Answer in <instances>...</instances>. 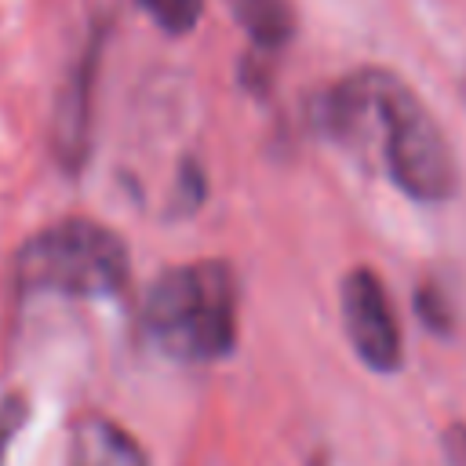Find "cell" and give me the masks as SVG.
<instances>
[{"label":"cell","mask_w":466,"mask_h":466,"mask_svg":"<svg viewBox=\"0 0 466 466\" xmlns=\"http://www.w3.org/2000/svg\"><path fill=\"white\" fill-rule=\"evenodd\" d=\"M320 127L357 153H371L400 193L441 204L455 193V160L426 106L382 69L339 80L317 106Z\"/></svg>","instance_id":"6da1fadb"},{"label":"cell","mask_w":466,"mask_h":466,"mask_svg":"<svg viewBox=\"0 0 466 466\" xmlns=\"http://www.w3.org/2000/svg\"><path fill=\"white\" fill-rule=\"evenodd\" d=\"M149 342L182 364H211L237 346V284L222 262H186L160 273L142 302Z\"/></svg>","instance_id":"7a4b0ae2"},{"label":"cell","mask_w":466,"mask_h":466,"mask_svg":"<svg viewBox=\"0 0 466 466\" xmlns=\"http://www.w3.org/2000/svg\"><path fill=\"white\" fill-rule=\"evenodd\" d=\"M127 277V244L95 218H62L25 240L15 258V280L25 295L113 299Z\"/></svg>","instance_id":"3957f363"},{"label":"cell","mask_w":466,"mask_h":466,"mask_svg":"<svg viewBox=\"0 0 466 466\" xmlns=\"http://www.w3.org/2000/svg\"><path fill=\"white\" fill-rule=\"evenodd\" d=\"M339 309H342V328H346V339L353 342V353L379 375L397 371L400 368V328H397L382 280L364 266L350 269L339 288Z\"/></svg>","instance_id":"277c9868"},{"label":"cell","mask_w":466,"mask_h":466,"mask_svg":"<svg viewBox=\"0 0 466 466\" xmlns=\"http://www.w3.org/2000/svg\"><path fill=\"white\" fill-rule=\"evenodd\" d=\"M69 466H146V455L116 422L87 415L73 430Z\"/></svg>","instance_id":"5b68a950"},{"label":"cell","mask_w":466,"mask_h":466,"mask_svg":"<svg viewBox=\"0 0 466 466\" xmlns=\"http://www.w3.org/2000/svg\"><path fill=\"white\" fill-rule=\"evenodd\" d=\"M237 25L251 36L255 47L277 51L295 36V7L291 0H226Z\"/></svg>","instance_id":"8992f818"},{"label":"cell","mask_w":466,"mask_h":466,"mask_svg":"<svg viewBox=\"0 0 466 466\" xmlns=\"http://www.w3.org/2000/svg\"><path fill=\"white\" fill-rule=\"evenodd\" d=\"M138 4L167 33H189L204 11V0H138Z\"/></svg>","instance_id":"52a82bcc"},{"label":"cell","mask_w":466,"mask_h":466,"mask_svg":"<svg viewBox=\"0 0 466 466\" xmlns=\"http://www.w3.org/2000/svg\"><path fill=\"white\" fill-rule=\"evenodd\" d=\"M415 309H419V317L426 320L430 331L444 335V331L451 328V309H448L444 295H441L433 284H419V291H415Z\"/></svg>","instance_id":"ba28073f"},{"label":"cell","mask_w":466,"mask_h":466,"mask_svg":"<svg viewBox=\"0 0 466 466\" xmlns=\"http://www.w3.org/2000/svg\"><path fill=\"white\" fill-rule=\"evenodd\" d=\"M22 415H25L22 400H7V404L0 408V466H4V451H7V444H11V433L22 426Z\"/></svg>","instance_id":"9c48e42d"},{"label":"cell","mask_w":466,"mask_h":466,"mask_svg":"<svg viewBox=\"0 0 466 466\" xmlns=\"http://www.w3.org/2000/svg\"><path fill=\"white\" fill-rule=\"evenodd\" d=\"M448 448H455L459 451V462L466 466V430H451L448 433Z\"/></svg>","instance_id":"30bf717a"}]
</instances>
